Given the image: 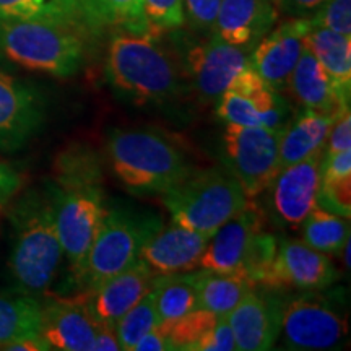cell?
Wrapping results in <instances>:
<instances>
[{
	"label": "cell",
	"instance_id": "7bdbcfd3",
	"mask_svg": "<svg viewBox=\"0 0 351 351\" xmlns=\"http://www.w3.org/2000/svg\"><path fill=\"white\" fill-rule=\"evenodd\" d=\"M3 350H8V351H44V350H51V348L41 335H36V337H28V339H23L19 341H13V343L7 345Z\"/></svg>",
	"mask_w": 351,
	"mask_h": 351
},
{
	"label": "cell",
	"instance_id": "9c48e42d",
	"mask_svg": "<svg viewBox=\"0 0 351 351\" xmlns=\"http://www.w3.org/2000/svg\"><path fill=\"white\" fill-rule=\"evenodd\" d=\"M218 117L226 124L265 127L282 132L291 119L289 103L262 80L249 62L217 101Z\"/></svg>",
	"mask_w": 351,
	"mask_h": 351
},
{
	"label": "cell",
	"instance_id": "7402d4cb",
	"mask_svg": "<svg viewBox=\"0 0 351 351\" xmlns=\"http://www.w3.org/2000/svg\"><path fill=\"white\" fill-rule=\"evenodd\" d=\"M288 90L302 108L311 111L337 116L345 106H350V93H345L335 85L306 46L289 77Z\"/></svg>",
	"mask_w": 351,
	"mask_h": 351
},
{
	"label": "cell",
	"instance_id": "603a6c76",
	"mask_svg": "<svg viewBox=\"0 0 351 351\" xmlns=\"http://www.w3.org/2000/svg\"><path fill=\"white\" fill-rule=\"evenodd\" d=\"M335 117L333 114H322L302 108L295 119H289L285 129L280 132L278 138L280 169L324 150L328 130Z\"/></svg>",
	"mask_w": 351,
	"mask_h": 351
},
{
	"label": "cell",
	"instance_id": "30bf717a",
	"mask_svg": "<svg viewBox=\"0 0 351 351\" xmlns=\"http://www.w3.org/2000/svg\"><path fill=\"white\" fill-rule=\"evenodd\" d=\"M280 335L291 350H332L343 343L348 322L327 300L309 291L285 301Z\"/></svg>",
	"mask_w": 351,
	"mask_h": 351
},
{
	"label": "cell",
	"instance_id": "ffe728a7",
	"mask_svg": "<svg viewBox=\"0 0 351 351\" xmlns=\"http://www.w3.org/2000/svg\"><path fill=\"white\" fill-rule=\"evenodd\" d=\"M210 236L171 221L153 232L140 251V261L156 275L184 274L199 269Z\"/></svg>",
	"mask_w": 351,
	"mask_h": 351
},
{
	"label": "cell",
	"instance_id": "cb8c5ba5",
	"mask_svg": "<svg viewBox=\"0 0 351 351\" xmlns=\"http://www.w3.org/2000/svg\"><path fill=\"white\" fill-rule=\"evenodd\" d=\"M80 28L98 34L103 29L145 34L148 25L143 13V0H80Z\"/></svg>",
	"mask_w": 351,
	"mask_h": 351
},
{
	"label": "cell",
	"instance_id": "60d3db41",
	"mask_svg": "<svg viewBox=\"0 0 351 351\" xmlns=\"http://www.w3.org/2000/svg\"><path fill=\"white\" fill-rule=\"evenodd\" d=\"M121 350L119 339H117L116 326L98 322L93 341V351H117Z\"/></svg>",
	"mask_w": 351,
	"mask_h": 351
},
{
	"label": "cell",
	"instance_id": "8fae6325",
	"mask_svg": "<svg viewBox=\"0 0 351 351\" xmlns=\"http://www.w3.org/2000/svg\"><path fill=\"white\" fill-rule=\"evenodd\" d=\"M179 54L186 80L204 103H217L234 77L249 65L251 51L223 43L215 34L207 39H186Z\"/></svg>",
	"mask_w": 351,
	"mask_h": 351
},
{
	"label": "cell",
	"instance_id": "ee69618b",
	"mask_svg": "<svg viewBox=\"0 0 351 351\" xmlns=\"http://www.w3.org/2000/svg\"><path fill=\"white\" fill-rule=\"evenodd\" d=\"M59 5L62 7L65 15L69 16V20L73 25L80 28V20H78V7H80V0H57Z\"/></svg>",
	"mask_w": 351,
	"mask_h": 351
},
{
	"label": "cell",
	"instance_id": "1f68e13d",
	"mask_svg": "<svg viewBox=\"0 0 351 351\" xmlns=\"http://www.w3.org/2000/svg\"><path fill=\"white\" fill-rule=\"evenodd\" d=\"M0 19L46 20L73 25L57 0H0Z\"/></svg>",
	"mask_w": 351,
	"mask_h": 351
},
{
	"label": "cell",
	"instance_id": "4316f807",
	"mask_svg": "<svg viewBox=\"0 0 351 351\" xmlns=\"http://www.w3.org/2000/svg\"><path fill=\"white\" fill-rule=\"evenodd\" d=\"M41 298L26 293H0V350L28 337L39 335Z\"/></svg>",
	"mask_w": 351,
	"mask_h": 351
},
{
	"label": "cell",
	"instance_id": "7a4b0ae2",
	"mask_svg": "<svg viewBox=\"0 0 351 351\" xmlns=\"http://www.w3.org/2000/svg\"><path fill=\"white\" fill-rule=\"evenodd\" d=\"M8 210L12 249L8 271L15 289L36 298L49 295L64 258L47 187L28 189Z\"/></svg>",
	"mask_w": 351,
	"mask_h": 351
},
{
	"label": "cell",
	"instance_id": "2e32d148",
	"mask_svg": "<svg viewBox=\"0 0 351 351\" xmlns=\"http://www.w3.org/2000/svg\"><path fill=\"white\" fill-rule=\"evenodd\" d=\"M256 288L226 315L234 333L236 350L265 351L271 350L280 337L285 301L278 289Z\"/></svg>",
	"mask_w": 351,
	"mask_h": 351
},
{
	"label": "cell",
	"instance_id": "9a60e30c",
	"mask_svg": "<svg viewBox=\"0 0 351 351\" xmlns=\"http://www.w3.org/2000/svg\"><path fill=\"white\" fill-rule=\"evenodd\" d=\"M311 23L307 19H289L271 28L249 54L251 67L267 85L283 93L304 49V39Z\"/></svg>",
	"mask_w": 351,
	"mask_h": 351
},
{
	"label": "cell",
	"instance_id": "277c9868",
	"mask_svg": "<svg viewBox=\"0 0 351 351\" xmlns=\"http://www.w3.org/2000/svg\"><path fill=\"white\" fill-rule=\"evenodd\" d=\"M106 153L114 176L135 195H161L194 169L173 138L153 129H114Z\"/></svg>",
	"mask_w": 351,
	"mask_h": 351
},
{
	"label": "cell",
	"instance_id": "ba28073f",
	"mask_svg": "<svg viewBox=\"0 0 351 351\" xmlns=\"http://www.w3.org/2000/svg\"><path fill=\"white\" fill-rule=\"evenodd\" d=\"M278 138L280 132L265 127L226 124L221 138L223 163L247 200L262 195L278 173Z\"/></svg>",
	"mask_w": 351,
	"mask_h": 351
},
{
	"label": "cell",
	"instance_id": "f6af8a7d",
	"mask_svg": "<svg viewBox=\"0 0 351 351\" xmlns=\"http://www.w3.org/2000/svg\"><path fill=\"white\" fill-rule=\"evenodd\" d=\"M343 251H345V256H343V262H345L346 269H350V239H348V241H346V244H345Z\"/></svg>",
	"mask_w": 351,
	"mask_h": 351
},
{
	"label": "cell",
	"instance_id": "f1b7e54d",
	"mask_svg": "<svg viewBox=\"0 0 351 351\" xmlns=\"http://www.w3.org/2000/svg\"><path fill=\"white\" fill-rule=\"evenodd\" d=\"M298 230L301 231L302 243L326 256H340L350 239L348 218L328 212L319 205L307 215Z\"/></svg>",
	"mask_w": 351,
	"mask_h": 351
},
{
	"label": "cell",
	"instance_id": "e575fe53",
	"mask_svg": "<svg viewBox=\"0 0 351 351\" xmlns=\"http://www.w3.org/2000/svg\"><path fill=\"white\" fill-rule=\"evenodd\" d=\"M307 20L313 26L351 36V0H326Z\"/></svg>",
	"mask_w": 351,
	"mask_h": 351
},
{
	"label": "cell",
	"instance_id": "7c38bea8",
	"mask_svg": "<svg viewBox=\"0 0 351 351\" xmlns=\"http://www.w3.org/2000/svg\"><path fill=\"white\" fill-rule=\"evenodd\" d=\"M339 278L340 271L326 254L309 247L302 241L285 239L282 243L278 241L274 262L258 285L278 291H319Z\"/></svg>",
	"mask_w": 351,
	"mask_h": 351
},
{
	"label": "cell",
	"instance_id": "44dd1931",
	"mask_svg": "<svg viewBox=\"0 0 351 351\" xmlns=\"http://www.w3.org/2000/svg\"><path fill=\"white\" fill-rule=\"evenodd\" d=\"M278 12L270 0H221L213 33L223 43L252 51L274 28Z\"/></svg>",
	"mask_w": 351,
	"mask_h": 351
},
{
	"label": "cell",
	"instance_id": "836d02e7",
	"mask_svg": "<svg viewBox=\"0 0 351 351\" xmlns=\"http://www.w3.org/2000/svg\"><path fill=\"white\" fill-rule=\"evenodd\" d=\"M276 245H278V239L271 232H267L265 230L258 231L243 265H241L239 274L247 276L257 287L261 283L262 276L265 275L267 269L270 267V263L274 262Z\"/></svg>",
	"mask_w": 351,
	"mask_h": 351
},
{
	"label": "cell",
	"instance_id": "83f0119b",
	"mask_svg": "<svg viewBox=\"0 0 351 351\" xmlns=\"http://www.w3.org/2000/svg\"><path fill=\"white\" fill-rule=\"evenodd\" d=\"M197 280L199 271L156 275L152 293L160 322H169L199 309Z\"/></svg>",
	"mask_w": 351,
	"mask_h": 351
},
{
	"label": "cell",
	"instance_id": "b9f144b4",
	"mask_svg": "<svg viewBox=\"0 0 351 351\" xmlns=\"http://www.w3.org/2000/svg\"><path fill=\"white\" fill-rule=\"evenodd\" d=\"M134 350L135 351H161V350L166 351V350H174V348L173 345H171V341L168 340V337H166L156 326L148 333H145L142 339L137 341V345H135Z\"/></svg>",
	"mask_w": 351,
	"mask_h": 351
},
{
	"label": "cell",
	"instance_id": "d4e9b609",
	"mask_svg": "<svg viewBox=\"0 0 351 351\" xmlns=\"http://www.w3.org/2000/svg\"><path fill=\"white\" fill-rule=\"evenodd\" d=\"M254 288L256 285L239 271L218 274L200 269L197 280L199 309H207L218 317H226Z\"/></svg>",
	"mask_w": 351,
	"mask_h": 351
},
{
	"label": "cell",
	"instance_id": "ab89813d",
	"mask_svg": "<svg viewBox=\"0 0 351 351\" xmlns=\"http://www.w3.org/2000/svg\"><path fill=\"white\" fill-rule=\"evenodd\" d=\"M326 0H275L278 10L289 16V19H307Z\"/></svg>",
	"mask_w": 351,
	"mask_h": 351
},
{
	"label": "cell",
	"instance_id": "5bb4252c",
	"mask_svg": "<svg viewBox=\"0 0 351 351\" xmlns=\"http://www.w3.org/2000/svg\"><path fill=\"white\" fill-rule=\"evenodd\" d=\"M44 124V103L36 88L0 70V150L20 152Z\"/></svg>",
	"mask_w": 351,
	"mask_h": 351
},
{
	"label": "cell",
	"instance_id": "484cf974",
	"mask_svg": "<svg viewBox=\"0 0 351 351\" xmlns=\"http://www.w3.org/2000/svg\"><path fill=\"white\" fill-rule=\"evenodd\" d=\"M304 46L345 93L351 88V36L311 25Z\"/></svg>",
	"mask_w": 351,
	"mask_h": 351
},
{
	"label": "cell",
	"instance_id": "e0dca14e",
	"mask_svg": "<svg viewBox=\"0 0 351 351\" xmlns=\"http://www.w3.org/2000/svg\"><path fill=\"white\" fill-rule=\"evenodd\" d=\"M265 226V213L247 200L245 207L234 217L223 223L210 238L207 249L202 254L199 269L230 274L239 271L245 256L254 243V238Z\"/></svg>",
	"mask_w": 351,
	"mask_h": 351
},
{
	"label": "cell",
	"instance_id": "8992f818",
	"mask_svg": "<svg viewBox=\"0 0 351 351\" xmlns=\"http://www.w3.org/2000/svg\"><path fill=\"white\" fill-rule=\"evenodd\" d=\"M163 226L156 213L125 205H108L93 243L75 274L80 288L90 289L138 261L143 244Z\"/></svg>",
	"mask_w": 351,
	"mask_h": 351
},
{
	"label": "cell",
	"instance_id": "f35d334b",
	"mask_svg": "<svg viewBox=\"0 0 351 351\" xmlns=\"http://www.w3.org/2000/svg\"><path fill=\"white\" fill-rule=\"evenodd\" d=\"M23 189V176L12 166L0 163V210L10 205V202Z\"/></svg>",
	"mask_w": 351,
	"mask_h": 351
},
{
	"label": "cell",
	"instance_id": "3957f363",
	"mask_svg": "<svg viewBox=\"0 0 351 351\" xmlns=\"http://www.w3.org/2000/svg\"><path fill=\"white\" fill-rule=\"evenodd\" d=\"M106 77L117 93L135 104H166L186 85L181 59L160 36L116 32L106 54Z\"/></svg>",
	"mask_w": 351,
	"mask_h": 351
},
{
	"label": "cell",
	"instance_id": "5b68a950",
	"mask_svg": "<svg viewBox=\"0 0 351 351\" xmlns=\"http://www.w3.org/2000/svg\"><path fill=\"white\" fill-rule=\"evenodd\" d=\"M0 52L28 70L69 78L80 70L85 47L73 25L0 19Z\"/></svg>",
	"mask_w": 351,
	"mask_h": 351
},
{
	"label": "cell",
	"instance_id": "8d00e7d4",
	"mask_svg": "<svg viewBox=\"0 0 351 351\" xmlns=\"http://www.w3.org/2000/svg\"><path fill=\"white\" fill-rule=\"evenodd\" d=\"M351 150V114L350 106H345L337 114L335 121L328 130L326 145H324V155Z\"/></svg>",
	"mask_w": 351,
	"mask_h": 351
},
{
	"label": "cell",
	"instance_id": "d6986e66",
	"mask_svg": "<svg viewBox=\"0 0 351 351\" xmlns=\"http://www.w3.org/2000/svg\"><path fill=\"white\" fill-rule=\"evenodd\" d=\"M96 327L80 296L41 300L39 335L51 350L93 351Z\"/></svg>",
	"mask_w": 351,
	"mask_h": 351
},
{
	"label": "cell",
	"instance_id": "74e56055",
	"mask_svg": "<svg viewBox=\"0 0 351 351\" xmlns=\"http://www.w3.org/2000/svg\"><path fill=\"white\" fill-rule=\"evenodd\" d=\"M236 350L234 333L231 330L226 317H219L212 330H210L199 343L194 346V351H232Z\"/></svg>",
	"mask_w": 351,
	"mask_h": 351
},
{
	"label": "cell",
	"instance_id": "ac0fdd59",
	"mask_svg": "<svg viewBox=\"0 0 351 351\" xmlns=\"http://www.w3.org/2000/svg\"><path fill=\"white\" fill-rule=\"evenodd\" d=\"M155 280V271H152L138 258L129 269L104 280L93 288L85 289L78 296L85 302L86 309L96 322L116 326L117 320L130 307H134L152 291Z\"/></svg>",
	"mask_w": 351,
	"mask_h": 351
},
{
	"label": "cell",
	"instance_id": "d6a6232c",
	"mask_svg": "<svg viewBox=\"0 0 351 351\" xmlns=\"http://www.w3.org/2000/svg\"><path fill=\"white\" fill-rule=\"evenodd\" d=\"M143 13L148 33L153 36L178 32L186 23L182 0H143Z\"/></svg>",
	"mask_w": 351,
	"mask_h": 351
},
{
	"label": "cell",
	"instance_id": "bcb514c9",
	"mask_svg": "<svg viewBox=\"0 0 351 351\" xmlns=\"http://www.w3.org/2000/svg\"><path fill=\"white\" fill-rule=\"evenodd\" d=\"M270 2H275V0H270Z\"/></svg>",
	"mask_w": 351,
	"mask_h": 351
},
{
	"label": "cell",
	"instance_id": "6da1fadb",
	"mask_svg": "<svg viewBox=\"0 0 351 351\" xmlns=\"http://www.w3.org/2000/svg\"><path fill=\"white\" fill-rule=\"evenodd\" d=\"M46 187L54 205L64 257L75 274L108 207L98 156L86 147L69 148L57 158L54 178Z\"/></svg>",
	"mask_w": 351,
	"mask_h": 351
},
{
	"label": "cell",
	"instance_id": "52a82bcc",
	"mask_svg": "<svg viewBox=\"0 0 351 351\" xmlns=\"http://www.w3.org/2000/svg\"><path fill=\"white\" fill-rule=\"evenodd\" d=\"M171 221L212 234L247 204L239 182L226 168L192 169L161 194Z\"/></svg>",
	"mask_w": 351,
	"mask_h": 351
},
{
	"label": "cell",
	"instance_id": "4fadbf2b",
	"mask_svg": "<svg viewBox=\"0 0 351 351\" xmlns=\"http://www.w3.org/2000/svg\"><path fill=\"white\" fill-rule=\"evenodd\" d=\"M324 150L304 158L276 173L267 191H270V207L280 225L298 230L317 207L322 181Z\"/></svg>",
	"mask_w": 351,
	"mask_h": 351
},
{
	"label": "cell",
	"instance_id": "4dcf8cb0",
	"mask_svg": "<svg viewBox=\"0 0 351 351\" xmlns=\"http://www.w3.org/2000/svg\"><path fill=\"white\" fill-rule=\"evenodd\" d=\"M158 324H160V319L156 314L155 298L150 291L117 320L116 333L121 350H134L145 333L155 328Z\"/></svg>",
	"mask_w": 351,
	"mask_h": 351
},
{
	"label": "cell",
	"instance_id": "f546056e",
	"mask_svg": "<svg viewBox=\"0 0 351 351\" xmlns=\"http://www.w3.org/2000/svg\"><path fill=\"white\" fill-rule=\"evenodd\" d=\"M219 317L207 309H195L182 317L160 322L158 328L168 337L174 350H191L217 326Z\"/></svg>",
	"mask_w": 351,
	"mask_h": 351
},
{
	"label": "cell",
	"instance_id": "d590c367",
	"mask_svg": "<svg viewBox=\"0 0 351 351\" xmlns=\"http://www.w3.org/2000/svg\"><path fill=\"white\" fill-rule=\"evenodd\" d=\"M221 0H182L184 21L199 34L213 33Z\"/></svg>",
	"mask_w": 351,
	"mask_h": 351
}]
</instances>
